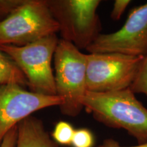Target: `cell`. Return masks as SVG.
I'll return each mask as SVG.
<instances>
[{
    "instance_id": "obj_1",
    "label": "cell",
    "mask_w": 147,
    "mask_h": 147,
    "mask_svg": "<svg viewBox=\"0 0 147 147\" xmlns=\"http://www.w3.org/2000/svg\"><path fill=\"white\" fill-rule=\"evenodd\" d=\"M82 104L97 122L125 130L138 144L147 142V109L129 89L108 93L87 91Z\"/></svg>"
},
{
    "instance_id": "obj_2",
    "label": "cell",
    "mask_w": 147,
    "mask_h": 147,
    "mask_svg": "<svg viewBox=\"0 0 147 147\" xmlns=\"http://www.w3.org/2000/svg\"><path fill=\"white\" fill-rule=\"evenodd\" d=\"M57 95L63 98L61 113L78 116L84 107L82 100L87 93V54L71 42L59 40L54 55Z\"/></svg>"
},
{
    "instance_id": "obj_3",
    "label": "cell",
    "mask_w": 147,
    "mask_h": 147,
    "mask_svg": "<svg viewBox=\"0 0 147 147\" xmlns=\"http://www.w3.org/2000/svg\"><path fill=\"white\" fill-rule=\"evenodd\" d=\"M59 41L57 36L52 34L23 47L1 45L0 50L21 69L31 91L46 95H57L51 63Z\"/></svg>"
},
{
    "instance_id": "obj_4",
    "label": "cell",
    "mask_w": 147,
    "mask_h": 147,
    "mask_svg": "<svg viewBox=\"0 0 147 147\" xmlns=\"http://www.w3.org/2000/svg\"><path fill=\"white\" fill-rule=\"evenodd\" d=\"M100 0H47L61 39L87 49L101 33L97 11Z\"/></svg>"
},
{
    "instance_id": "obj_5",
    "label": "cell",
    "mask_w": 147,
    "mask_h": 147,
    "mask_svg": "<svg viewBox=\"0 0 147 147\" xmlns=\"http://www.w3.org/2000/svg\"><path fill=\"white\" fill-rule=\"evenodd\" d=\"M57 32L47 0H25L0 23V46L23 47Z\"/></svg>"
},
{
    "instance_id": "obj_6",
    "label": "cell",
    "mask_w": 147,
    "mask_h": 147,
    "mask_svg": "<svg viewBox=\"0 0 147 147\" xmlns=\"http://www.w3.org/2000/svg\"><path fill=\"white\" fill-rule=\"evenodd\" d=\"M142 59L117 53L87 54V91L108 93L129 89Z\"/></svg>"
},
{
    "instance_id": "obj_7",
    "label": "cell",
    "mask_w": 147,
    "mask_h": 147,
    "mask_svg": "<svg viewBox=\"0 0 147 147\" xmlns=\"http://www.w3.org/2000/svg\"><path fill=\"white\" fill-rule=\"evenodd\" d=\"M86 50L89 53L144 57L147 54V2L132 9L120 29L111 34H100Z\"/></svg>"
},
{
    "instance_id": "obj_8",
    "label": "cell",
    "mask_w": 147,
    "mask_h": 147,
    "mask_svg": "<svg viewBox=\"0 0 147 147\" xmlns=\"http://www.w3.org/2000/svg\"><path fill=\"white\" fill-rule=\"evenodd\" d=\"M63 98L27 91L17 84L0 86V144L8 132L35 112L60 106Z\"/></svg>"
},
{
    "instance_id": "obj_9",
    "label": "cell",
    "mask_w": 147,
    "mask_h": 147,
    "mask_svg": "<svg viewBox=\"0 0 147 147\" xmlns=\"http://www.w3.org/2000/svg\"><path fill=\"white\" fill-rule=\"evenodd\" d=\"M16 147H58L41 119L30 116L17 125Z\"/></svg>"
},
{
    "instance_id": "obj_10",
    "label": "cell",
    "mask_w": 147,
    "mask_h": 147,
    "mask_svg": "<svg viewBox=\"0 0 147 147\" xmlns=\"http://www.w3.org/2000/svg\"><path fill=\"white\" fill-rule=\"evenodd\" d=\"M28 86L27 79L15 63L0 50V86L6 84Z\"/></svg>"
},
{
    "instance_id": "obj_11",
    "label": "cell",
    "mask_w": 147,
    "mask_h": 147,
    "mask_svg": "<svg viewBox=\"0 0 147 147\" xmlns=\"http://www.w3.org/2000/svg\"><path fill=\"white\" fill-rule=\"evenodd\" d=\"M75 129L67 121H60L55 125L51 138L57 144L68 146L71 145Z\"/></svg>"
},
{
    "instance_id": "obj_12",
    "label": "cell",
    "mask_w": 147,
    "mask_h": 147,
    "mask_svg": "<svg viewBox=\"0 0 147 147\" xmlns=\"http://www.w3.org/2000/svg\"><path fill=\"white\" fill-rule=\"evenodd\" d=\"M129 89L134 93H143L147 96V54L143 57L135 78Z\"/></svg>"
},
{
    "instance_id": "obj_13",
    "label": "cell",
    "mask_w": 147,
    "mask_h": 147,
    "mask_svg": "<svg viewBox=\"0 0 147 147\" xmlns=\"http://www.w3.org/2000/svg\"><path fill=\"white\" fill-rule=\"evenodd\" d=\"M94 136L89 129L79 128L75 129L71 146L72 147H93Z\"/></svg>"
},
{
    "instance_id": "obj_14",
    "label": "cell",
    "mask_w": 147,
    "mask_h": 147,
    "mask_svg": "<svg viewBox=\"0 0 147 147\" xmlns=\"http://www.w3.org/2000/svg\"><path fill=\"white\" fill-rule=\"evenodd\" d=\"M25 0H0V23L5 19Z\"/></svg>"
},
{
    "instance_id": "obj_15",
    "label": "cell",
    "mask_w": 147,
    "mask_h": 147,
    "mask_svg": "<svg viewBox=\"0 0 147 147\" xmlns=\"http://www.w3.org/2000/svg\"><path fill=\"white\" fill-rule=\"evenodd\" d=\"M130 3V0H115L110 14L112 19L113 21H119Z\"/></svg>"
},
{
    "instance_id": "obj_16",
    "label": "cell",
    "mask_w": 147,
    "mask_h": 147,
    "mask_svg": "<svg viewBox=\"0 0 147 147\" xmlns=\"http://www.w3.org/2000/svg\"><path fill=\"white\" fill-rule=\"evenodd\" d=\"M17 140V125L14 126L5 134L0 147H16Z\"/></svg>"
},
{
    "instance_id": "obj_17",
    "label": "cell",
    "mask_w": 147,
    "mask_h": 147,
    "mask_svg": "<svg viewBox=\"0 0 147 147\" xmlns=\"http://www.w3.org/2000/svg\"><path fill=\"white\" fill-rule=\"evenodd\" d=\"M97 147H147V142L140 144H138L136 146H126L121 145L117 141H116L115 140L112 138H108L104 140L102 144L99 145V146H97Z\"/></svg>"
}]
</instances>
